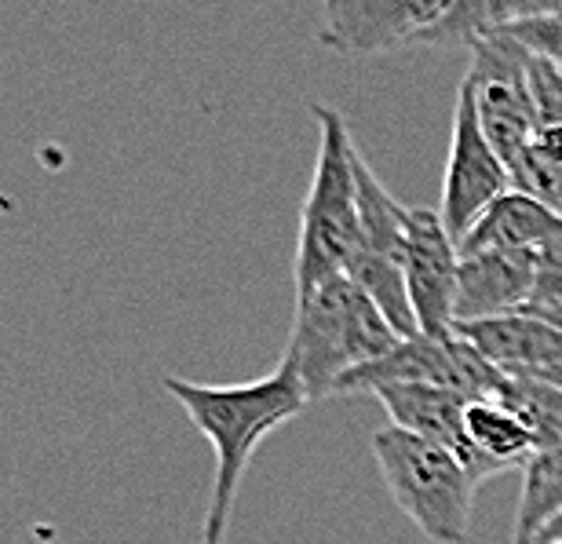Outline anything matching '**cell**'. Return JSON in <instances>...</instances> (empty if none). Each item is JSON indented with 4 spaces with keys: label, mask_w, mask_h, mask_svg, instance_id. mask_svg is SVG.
<instances>
[{
    "label": "cell",
    "mask_w": 562,
    "mask_h": 544,
    "mask_svg": "<svg viewBox=\"0 0 562 544\" xmlns=\"http://www.w3.org/2000/svg\"><path fill=\"white\" fill-rule=\"evenodd\" d=\"M373 460L384 475L391 501L427 541L468 544L479 475L464 460L402 428H380L373 435Z\"/></svg>",
    "instance_id": "obj_4"
},
{
    "label": "cell",
    "mask_w": 562,
    "mask_h": 544,
    "mask_svg": "<svg viewBox=\"0 0 562 544\" xmlns=\"http://www.w3.org/2000/svg\"><path fill=\"white\" fill-rule=\"evenodd\" d=\"M391 384H431V388L464 395L468 402H497L508 388V377L464 336L417 333L402 340L391 355L373 362V366H362L351 377H344L336 395L380 391Z\"/></svg>",
    "instance_id": "obj_6"
},
{
    "label": "cell",
    "mask_w": 562,
    "mask_h": 544,
    "mask_svg": "<svg viewBox=\"0 0 562 544\" xmlns=\"http://www.w3.org/2000/svg\"><path fill=\"white\" fill-rule=\"evenodd\" d=\"M552 544H562V541H552Z\"/></svg>",
    "instance_id": "obj_19"
},
{
    "label": "cell",
    "mask_w": 562,
    "mask_h": 544,
    "mask_svg": "<svg viewBox=\"0 0 562 544\" xmlns=\"http://www.w3.org/2000/svg\"><path fill=\"white\" fill-rule=\"evenodd\" d=\"M165 391L179 402L187 421L209 438L212 453H216L201 544H227V526L252 453L260 449L267 435L289 424L292 417H300L303 406L311 402L300 366L292 355H281L278 366L260 380L223 384L220 388V384L165 377Z\"/></svg>",
    "instance_id": "obj_1"
},
{
    "label": "cell",
    "mask_w": 562,
    "mask_h": 544,
    "mask_svg": "<svg viewBox=\"0 0 562 544\" xmlns=\"http://www.w3.org/2000/svg\"><path fill=\"white\" fill-rule=\"evenodd\" d=\"M530 319L552 325V329H559V333H562V303H552V308H541V311H530Z\"/></svg>",
    "instance_id": "obj_18"
},
{
    "label": "cell",
    "mask_w": 562,
    "mask_h": 544,
    "mask_svg": "<svg viewBox=\"0 0 562 544\" xmlns=\"http://www.w3.org/2000/svg\"><path fill=\"white\" fill-rule=\"evenodd\" d=\"M373 395L387 410L391 428H402V432L449 449L453 457H460L479 475V482L486 479V468H482L479 453L471 446V435H468V406L471 402L464 395L431 388V384H391V388H380Z\"/></svg>",
    "instance_id": "obj_11"
},
{
    "label": "cell",
    "mask_w": 562,
    "mask_h": 544,
    "mask_svg": "<svg viewBox=\"0 0 562 544\" xmlns=\"http://www.w3.org/2000/svg\"><path fill=\"white\" fill-rule=\"evenodd\" d=\"M468 435L475 446L486 475L508 471L526 464L537 453V438L526 421L504 402H471L468 406Z\"/></svg>",
    "instance_id": "obj_15"
},
{
    "label": "cell",
    "mask_w": 562,
    "mask_h": 544,
    "mask_svg": "<svg viewBox=\"0 0 562 544\" xmlns=\"http://www.w3.org/2000/svg\"><path fill=\"white\" fill-rule=\"evenodd\" d=\"M562 519V442L537 449L522 464V493L515 512L512 544H537L552 523Z\"/></svg>",
    "instance_id": "obj_16"
},
{
    "label": "cell",
    "mask_w": 562,
    "mask_h": 544,
    "mask_svg": "<svg viewBox=\"0 0 562 544\" xmlns=\"http://www.w3.org/2000/svg\"><path fill=\"white\" fill-rule=\"evenodd\" d=\"M497 402L515 410L537 438V449L559 446L562 442V391L544 380L508 377V388Z\"/></svg>",
    "instance_id": "obj_17"
},
{
    "label": "cell",
    "mask_w": 562,
    "mask_h": 544,
    "mask_svg": "<svg viewBox=\"0 0 562 544\" xmlns=\"http://www.w3.org/2000/svg\"><path fill=\"white\" fill-rule=\"evenodd\" d=\"M537 289V248L460 256L457 325L508 319L530 303Z\"/></svg>",
    "instance_id": "obj_10"
},
{
    "label": "cell",
    "mask_w": 562,
    "mask_h": 544,
    "mask_svg": "<svg viewBox=\"0 0 562 544\" xmlns=\"http://www.w3.org/2000/svg\"><path fill=\"white\" fill-rule=\"evenodd\" d=\"M552 8H559L552 0H544V4H533V0H457V4H449L446 15L424 33L417 48H424V44H431V48L468 44L471 48V44L490 37V33L508 30L515 22L537 19Z\"/></svg>",
    "instance_id": "obj_14"
},
{
    "label": "cell",
    "mask_w": 562,
    "mask_h": 544,
    "mask_svg": "<svg viewBox=\"0 0 562 544\" xmlns=\"http://www.w3.org/2000/svg\"><path fill=\"white\" fill-rule=\"evenodd\" d=\"M311 113L318 118V157H314L311 187L300 209L296 259H292L296 300L311 297L325 281L351 275L358 248H362V212H358L355 176L358 146L340 110L314 103Z\"/></svg>",
    "instance_id": "obj_2"
},
{
    "label": "cell",
    "mask_w": 562,
    "mask_h": 544,
    "mask_svg": "<svg viewBox=\"0 0 562 544\" xmlns=\"http://www.w3.org/2000/svg\"><path fill=\"white\" fill-rule=\"evenodd\" d=\"M512 173L501 162V154L493 151V143L482 132L475 88L464 77L457 88V107H453V135H449V157H446V176H442V201H438V217H442L446 231L453 234L460 245L468 231L475 226L486 209L497 198L508 195Z\"/></svg>",
    "instance_id": "obj_7"
},
{
    "label": "cell",
    "mask_w": 562,
    "mask_h": 544,
    "mask_svg": "<svg viewBox=\"0 0 562 544\" xmlns=\"http://www.w3.org/2000/svg\"><path fill=\"white\" fill-rule=\"evenodd\" d=\"M402 344L384 311L351 278H333L296 300L285 355L296 358L311 402L333 399L344 377L373 366Z\"/></svg>",
    "instance_id": "obj_3"
},
{
    "label": "cell",
    "mask_w": 562,
    "mask_h": 544,
    "mask_svg": "<svg viewBox=\"0 0 562 544\" xmlns=\"http://www.w3.org/2000/svg\"><path fill=\"white\" fill-rule=\"evenodd\" d=\"M562 234V217L541 201H533L522 190H508L486 209L468 237L460 242V256H482V253H512V248H541Z\"/></svg>",
    "instance_id": "obj_13"
},
{
    "label": "cell",
    "mask_w": 562,
    "mask_h": 544,
    "mask_svg": "<svg viewBox=\"0 0 562 544\" xmlns=\"http://www.w3.org/2000/svg\"><path fill=\"white\" fill-rule=\"evenodd\" d=\"M453 0H333L325 4L318 44L340 55L417 48Z\"/></svg>",
    "instance_id": "obj_9"
},
{
    "label": "cell",
    "mask_w": 562,
    "mask_h": 544,
    "mask_svg": "<svg viewBox=\"0 0 562 544\" xmlns=\"http://www.w3.org/2000/svg\"><path fill=\"white\" fill-rule=\"evenodd\" d=\"M406 289L420 333H457V286H460V245L446 231L438 209H409L406 223Z\"/></svg>",
    "instance_id": "obj_8"
},
{
    "label": "cell",
    "mask_w": 562,
    "mask_h": 544,
    "mask_svg": "<svg viewBox=\"0 0 562 544\" xmlns=\"http://www.w3.org/2000/svg\"><path fill=\"white\" fill-rule=\"evenodd\" d=\"M530 63L533 55L508 33H490L471 44L468 81L475 88L479 121L501 162L519 165L537 140V103L530 88Z\"/></svg>",
    "instance_id": "obj_5"
},
{
    "label": "cell",
    "mask_w": 562,
    "mask_h": 544,
    "mask_svg": "<svg viewBox=\"0 0 562 544\" xmlns=\"http://www.w3.org/2000/svg\"><path fill=\"white\" fill-rule=\"evenodd\" d=\"M457 336L475 344L504 377H541L562 362V333L530 314L457 325Z\"/></svg>",
    "instance_id": "obj_12"
}]
</instances>
